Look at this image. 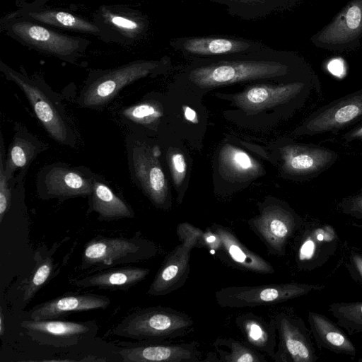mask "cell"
Returning <instances> with one entry per match:
<instances>
[{"mask_svg": "<svg viewBox=\"0 0 362 362\" xmlns=\"http://www.w3.org/2000/svg\"><path fill=\"white\" fill-rule=\"evenodd\" d=\"M212 346L218 354V361L267 362L264 355L246 342L230 337H217Z\"/></svg>", "mask_w": 362, "mask_h": 362, "instance_id": "cell-31", "label": "cell"}, {"mask_svg": "<svg viewBox=\"0 0 362 362\" xmlns=\"http://www.w3.org/2000/svg\"><path fill=\"white\" fill-rule=\"evenodd\" d=\"M329 71L337 76H341L344 72V66L341 60L334 59L328 64Z\"/></svg>", "mask_w": 362, "mask_h": 362, "instance_id": "cell-40", "label": "cell"}, {"mask_svg": "<svg viewBox=\"0 0 362 362\" xmlns=\"http://www.w3.org/2000/svg\"><path fill=\"white\" fill-rule=\"evenodd\" d=\"M303 86L300 83L254 85L234 95L233 101L244 112L257 113L288 102L301 91Z\"/></svg>", "mask_w": 362, "mask_h": 362, "instance_id": "cell-21", "label": "cell"}, {"mask_svg": "<svg viewBox=\"0 0 362 362\" xmlns=\"http://www.w3.org/2000/svg\"><path fill=\"white\" fill-rule=\"evenodd\" d=\"M94 19L102 31V39L122 44L141 40L149 26L148 18L142 13L119 6H101Z\"/></svg>", "mask_w": 362, "mask_h": 362, "instance_id": "cell-16", "label": "cell"}, {"mask_svg": "<svg viewBox=\"0 0 362 362\" xmlns=\"http://www.w3.org/2000/svg\"><path fill=\"white\" fill-rule=\"evenodd\" d=\"M122 117L132 123L148 126L157 122L163 115L160 105L153 101H144L126 107Z\"/></svg>", "mask_w": 362, "mask_h": 362, "instance_id": "cell-34", "label": "cell"}, {"mask_svg": "<svg viewBox=\"0 0 362 362\" xmlns=\"http://www.w3.org/2000/svg\"><path fill=\"white\" fill-rule=\"evenodd\" d=\"M284 170L294 175L320 173L333 163L337 154L317 146L290 144L281 148Z\"/></svg>", "mask_w": 362, "mask_h": 362, "instance_id": "cell-22", "label": "cell"}, {"mask_svg": "<svg viewBox=\"0 0 362 362\" xmlns=\"http://www.w3.org/2000/svg\"><path fill=\"white\" fill-rule=\"evenodd\" d=\"M194 325L187 314L159 305L134 311L114 327L112 334L139 341H161L186 336L193 332Z\"/></svg>", "mask_w": 362, "mask_h": 362, "instance_id": "cell-4", "label": "cell"}, {"mask_svg": "<svg viewBox=\"0 0 362 362\" xmlns=\"http://www.w3.org/2000/svg\"><path fill=\"white\" fill-rule=\"evenodd\" d=\"M287 57L269 46L248 53L194 59L183 77L202 88L239 82L281 78L289 72Z\"/></svg>", "mask_w": 362, "mask_h": 362, "instance_id": "cell-1", "label": "cell"}, {"mask_svg": "<svg viewBox=\"0 0 362 362\" xmlns=\"http://www.w3.org/2000/svg\"><path fill=\"white\" fill-rule=\"evenodd\" d=\"M329 311L347 334H362V301L334 303Z\"/></svg>", "mask_w": 362, "mask_h": 362, "instance_id": "cell-32", "label": "cell"}, {"mask_svg": "<svg viewBox=\"0 0 362 362\" xmlns=\"http://www.w3.org/2000/svg\"><path fill=\"white\" fill-rule=\"evenodd\" d=\"M89 197V211L95 212L100 221H111L134 217L131 206L95 174Z\"/></svg>", "mask_w": 362, "mask_h": 362, "instance_id": "cell-28", "label": "cell"}, {"mask_svg": "<svg viewBox=\"0 0 362 362\" xmlns=\"http://www.w3.org/2000/svg\"><path fill=\"white\" fill-rule=\"evenodd\" d=\"M218 163L224 176L237 180H247L262 174V167L255 159L232 145L227 144L221 148Z\"/></svg>", "mask_w": 362, "mask_h": 362, "instance_id": "cell-29", "label": "cell"}, {"mask_svg": "<svg viewBox=\"0 0 362 362\" xmlns=\"http://www.w3.org/2000/svg\"><path fill=\"white\" fill-rule=\"evenodd\" d=\"M235 324L247 344L274 359L277 331L273 317L267 321L263 317L248 312L236 316Z\"/></svg>", "mask_w": 362, "mask_h": 362, "instance_id": "cell-25", "label": "cell"}, {"mask_svg": "<svg viewBox=\"0 0 362 362\" xmlns=\"http://www.w3.org/2000/svg\"><path fill=\"white\" fill-rule=\"evenodd\" d=\"M184 110L185 117L187 120L194 123L197 122V114L192 109L185 107Z\"/></svg>", "mask_w": 362, "mask_h": 362, "instance_id": "cell-41", "label": "cell"}, {"mask_svg": "<svg viewBox=\"0 0 362 362\" xmlns=\"http://www.w3.org/2000/svg\"><path fill=\"white\" fill-rule=\"evenodd\" d=\"M345 266L351 278L362 285V253L352 252Z\"/></svg>", "mask_w": 362, "mask_h": 362, "instance_id": "cell-38", "label": "cell"}, {"mask_svg": "<svg viewBox=\"0 0 362 362\" xmlns=\"http://www.w3.org/2000/svg\"><path fill=\"white\" fill-rule=\"evenodd\" d=\"M1 28L23 45L70 63L81 57L90 44L86 38L64 35L12 13L1 20Z\"/></svg>", "mask_w": 362, "mask_h": 362, "instance_id": "cell-5", "label": "cell"}, {"mask_svg": "<svg viewBox=\"0 0 362 362\" xmlns=\"http://www.w3.org/2000/svg\"><path fill=\"white\" fill-rule=\"evenodd\" d=\"M361 11L357 6H351L346 13V20L348 27L351 29L357 28L361 21Z\"/></svg>", "mask_w": 362, "mask_h": 362, "instance_id": "cell-39", "label": "cell"}, {"mask_svg": "<svg viewBox=\"0 0 362 362\" xmlns=\"http://www.w3.org/2000/svg\"><path fill=\"white\" fill-rule=\"evenodd\" d=\"M320 284L288 282L260 286H232L215 292L217 304L223 308H243L274 305L324 289Z\"/></svg>", "mask_w": 362, "mask_h": 362, "instance_id": "cell-7", "label": "cell"}, {"mask_svg": "<svg viewBox=\"0 0 362 362\" xmlns=\"http://www.w3.org/2000/svg\"><path fill=\"white\" fill-rule=\"evenodd\" d=\"M202 232L187 222L177 226L180 243L165 256L147 291L148 295L165 296L185 285L190 272L191 252L193 248L199 247Z\"/></svg>", "mask_w": 362, "mask_h": 362, "instance_id": "cell-8", "label": "cell"}, {"mask_svg": "<svg viewBox=\"0 0 362 362\" xmlns=\"http://www.w3.org/2000/svg\"><path fill=\"white\" fill-rule=\"evenodd\" d=\"M12 13L49 27L87 33L102 38V31L94 22L64 10L45 8L43 6L30 8L22 5Z\"/></svg>", "mask_w": 362, "mask_h": 362, "instance_id": "cell-24", "label": "cell"}, {"mask_svg": "<svg viewBox=\"0 0 362 362\" xmlns=\"http://www.w3.org/2000/svg\"><path fill=\"white\" fill-rule=\"evenodd\" d=\"M6 325L4 323V316L1 308L0 311V336L2 337L5 332Z\"/></svg>", "mask_w": 362, "mask_h": 362, "instance_id": "cell-44", "label": "cell"}, {"mask_svg": "<svg viewBox=\"0 0 362 362\" xmlns=\"http://www.w3.org/2000/svg\"><path fill=\"white\" fill-rule=\"evenodd\" d=\"M128 163L132 179L158 209L170 207L168 182L154 148L132 136L127 142Z\"/></svg>", "mask_w": 362, "mask_h": 362, "instance_id": "cell-10", "label": "cell"}, {"mask_svg": "<svg viewBox=\"0 0 362 362\" xmlns=\"http://www.w3.org/2000/svg\"><path fill=\"white\" fill-rule=\"evenodd\" d=\"M168 161L174 184L178 188L187 173V163L184 155L177 149L170 150Z\"/></svg>", "mask_w": 362, "mask_h": 362, "instance_id": "cell-36", "label": "cell"}, {"mask_svg": "<svg viewBox=\"0 0 362 362\" xmlns=\"http://www.w3.org/2000/svg\"><path fill=\"white\" fill-rule=\"evenodd\" d=\"M49 1L51 0H35L32 3L25 4H23V6L30 8H38L43 6L46 3H47Z\"/></svg>", "mask_w": 362, "mask_h": 362, "instance_id": "cell-43", "label": "cell"}, {"mask_svg": "<svg viewBox=\"0 0 362 362\" xmlns=\"http://www.w3.org/2000/svg\"><path fill=\"white\" fill-rule=\"evenodd\" d=\"M0 70L23 92L49 136L59 144L74 148L76 136L59 95L41 79L21 74L2 61Z\"/></svg>", "mask_w": 362, "mask_h": 362, "instance_id": "cell-2", "label": "cell"}, {"mask_svg": "<svg viewBox=\"0 0 362 362\" xmlns=\"http://www.w3.org/2000/svg\"><path fill=\"white\" fill-rule=\"evenodd\" d=\"M348 139H362V126L354 129L351 132H349Z\"/></svg>", "mask_w": 362, "mask_h": 362, "instance_id": "cell-42", "label": "cell"}, {"mask_svg": "<svg viewBox=\"0 0 362 362\" xmlns=\"http://www.w3.org/2000/svg\"><path fill=\"white\" fill-rule=\"evenodd\" d=\"M303 219L287 204L271 202L263 204L259 213L247 221L253 233L272 255L283 257L290 240L304 223Z\"/></svg>", "mask_w": 362, "mask_h": 362, "instance_id": "cell-9", "label": "cell"}, {"mask_svg": "<svg viewBox=\"0 0 362 362\" xmlns=\"http://www.w3.org/2000/svg\"><path fill=\"white\" fill-rule=\"evenodd\" d=\"M339 209L344 214L355 218H362V195L346 197L339 204Z\"/></svg>", "mask_w": 362, "mask_h": 362, "instance_id": "cell-37", "label": "cell"}, {"mask_svg": "<svg viewBox=\"0 0 362 362\" xmlns=\"http://www.w3.org/2000/svg\"><path fill=\"white\" fill-rule=\"evenodd\" d=\"M199 344H172L168 341L129 344L118 351L124 362H200Z\"/></svg>", "mask_w": 362, "mask_h": 362, "instance_id": "cell-18", "label": "cell"}, {"mask_svg": "<svg viewBox=\"0 0 362 362\" xmlns=\"http://www.w3.org/2000/svg\"><path fill=\"white\" fill-rule=\"evenodd\" d=\"M224 6L232 16L251 21L263 18L284 6L286 0H211Z\"/></svg>", "mask_w": 362, "mask_h": 362, "instance_id": "cell-30", "label": "cell"}, {"mask_svg": "<svg viewBox=\"0 0 362 362\" xmlns=\"http://www.w3.org/2000/svg\"><path fill=\"white\" fill-rule=\"evenodd\" d=\"M35 266L25 287L23 302L25 306L47 282L54 271L53 258L49 255L36 254Z\"/></svg>", "mask_w": 362, "mask_h": 362, "instance_id": "cell-33", "label": "cell"}, {"mask_svg": "<svg viewBox=\"0 0 362 362\" xmlns=\"http://www.w3.org/2000/svg\"><path fill=\"white\" fill-rule=\"evenodd\" d=\"M30 338L42 345L69 347L97 334L95 322H76L55 319L23 320L21 324Z\"/></svg>", "mask_w": 362, "mask_h": 362, "instance_id": "cell-15", "label": "cell"}, {"mask_svg": "<svg viewBox=\"0 0 362 362\" xmlns=\"http://www.w3.org/2000/svg\"><path fill=\"white\" fill-rule=\"evenodd\" d=\"M149 273L150 269L141 267L112 268L71 280L70 283L80 288L127 290L145 279Z\"/></svg>", "mask_w": 362, "mask_h": 362, "instance_id": "cell-27", "label": "cell"}, {"mask_svg": "<svg viewBox=\"0 0 362 362\" xmlns=\"http://www.w3.org/2000/svg\"><path fill=\"white\" fill-rule=\"evenodd\" d=\"M170 65V59L164 57L157 60H135L113 69L93 70L80 92L78 103L86 108L101 109L125 86L163 73Z\"/></svg>", "mask_w": 362, "mask_h": 362, "instance_id": "cell-3", "label": "cell"}, {"mask_svg": "<svg viewBox=\"0 0 362 362\" xmlns=\"http://www.w3.org/2000/svg\"><path fill=\"white\" fill-rule=\"evenodd\" d=\"M294 238L295 263L305 272L324 265L335 254L339 242L334 227L315 222L304 223Z\"/></svg>", "mask_w": 362, "mask_h": 362, "instance_id": "cell-13", "label": "cell"}, {"mask_svg": "<svg viewBox=\"0 0 362 362\" xmlns=\"http://www.w3.org/2000/svg\"><path fill=\"white\" fill-rule=\"evenodd\" d=\"M94 174L88 168L62 163L45 166L37 180L38 195L43 199L63 201L77 197H90Z\"/></svg>", "mask_w": 362, "mask_h": 362, "instance_id": "cell-11", "label": "cell"}, {"mask_svg": "<svg viewBox=\"0 0 362 362\" xmlns=\"http://www.w3.org/2000/svg\"><path fill=\"white\" fill-rule=\"evenodd\" d=\"M362 117V90L336 100L313 112L296 129L313 135L338 130Z\"/></svg>", "mask_w": 362, "mask_h": 362, "instance_id": "cell-17", "label": "cell"}, {"mask_svg": "<svg viewBox=\"0 0 362 362\" xmlns=\"http://www.w3.org/2000/svg\"><path fill=\"white\" fill-rule=\"evenodd\" d=\"M110 300L95 293H71L62 296L37 305L31 310L30 317L34 320L57 319L78 312L105 309Z\"/></svg>", "mask_w": 362, "mask_h": 362, "instance_id": "cell-23", "label": "cell"}, {"mask_svg": "<svg viewBox=\"0 0 362 362\" xmlns=\"http://www.w3.org/2000/svg\"><path fill=\"white\" fill-rule=\"evenodd\" d=\"M169 43L192 59L248 53L267 46L257 40L228 35L180 37L171 39Z\"/></svg>", "mask_w": 362, "mask_h": 362, "instance_id": "cell-14", "label": "cell"}, {"mask_svg": "<svg viewBox=\"0 0 362 362\" xmlns=\"http://www.w3.org/2000/svg\"><path fill=\"white\" fill-rule=\"evenodd\" d=\"M14 130L4 162V173L10 186L21 182L31 163L47 149L44 143L20 124Z\"/></svg>", "mask_w": 362, "mask_h": 362, "instance_id": "cell-20", "label": "cell"}, {"mask_svg": "<svg viewBox=\"0 0 362 362\" xmlns=\"http://www.w3.org/2000/svg\"><path fill=\"white\" fill-rule=\"evenodd\" d=\"M277 331L275 362H315L317 354L311 331L300 317L281 311L273 317Z\"/></svg>", "mask_w": 362, "mask_h": 362, "instance_id": "cell-12", "label": "cell"}, {"mask_svg": "<svg viewBox=\"0 0 362 362\" xmlns=\"http://www.w3.org/2000/svg\"><path fill=\"white\" fill-rule=\"evenodd\" d=\"M209 228L218 237L219 245L216 252L223 261L249 272L259 274L275 272L271 263L249 250L228 228L215 223Z\"/></svg>", "mask_w": 362, "mask_h": 362, "instance_id": "cell-19", "label": "cell"}, {"mask_svg": "<svg viewBox=\"0 0 362 362\" xmlns=\"http://www.w3.org/2000/svg\"><path fill=\"white\" fill-rule=\"evenodd\" d=\"M4 147L2 137H1L0 152V223L8 212L13 197V185L10 186L4 173Z\"/></svg>", "mask_w": 362, "mask_h": 362, "instance_id": "cell-35", "label": "cell"}, {"mask_svg": "<svg viewBox=\"0 0 362 362\" xmlns=\"http://www.w3.org/2000/svg\"><path fill=\"white\" fill-rule=\"evenodd\" d=\"M158 247L143 237L96 236L84 246L81 269L100 271L106 267L139 262L157 255Z\"/></svg>", "mask_w": 362, "mask_h": 362, "instance_id": "cell-6", "label": "cell"}, {"mask_svg": "<svg viewBox=\"0 0 362 362\" xmlns=\"http://www.w3.org/2000/svg\"><path fill=\"white\" fill-rule=\"evenodd\" d=\"M308 322L313 338L319 348L352 357L356 355V346L337 323L313 311L308 313Z\"/></svg>", "mask_w": 362, "mask_h": 362, "instance_id": "cell-26", "label": "cell"}]
</instances>
